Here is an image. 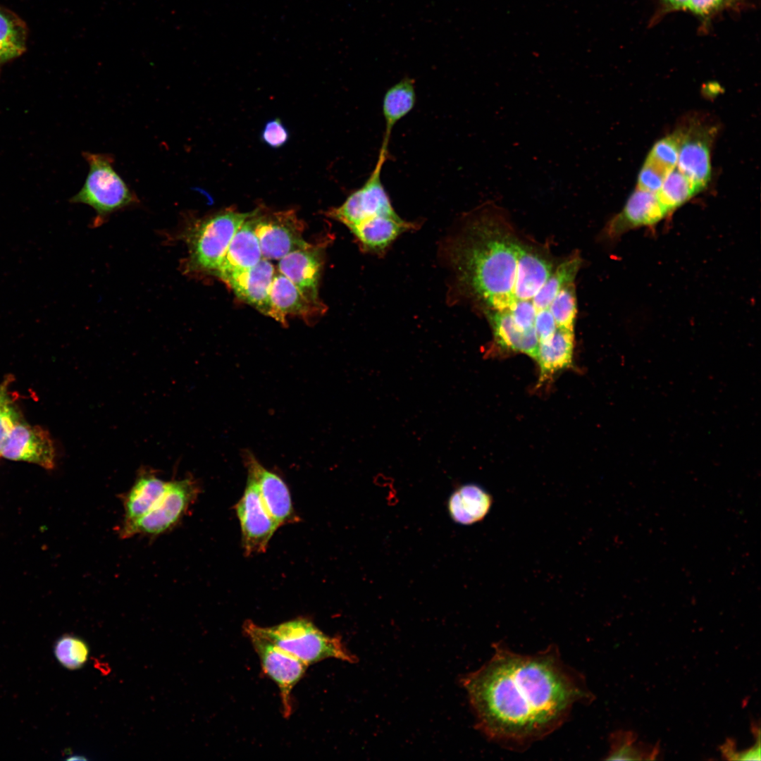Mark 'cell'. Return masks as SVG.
<instances>
[{
    "mask_svg": "<svg viewBox=\"0 0 761 761\" xmlns=\"http://www.w3.org/2000/svg\"><path fill=\"white\" fill-rule=\"evenodd\" d=\"M476 727L490 741L524 749L560 727L574 705L591 701L583 677L550 645L535 654L502 643L479 669L462 677Z\"/></svg>",
    "mask_w": 761,
    "mask_h": 761,
    "instance_id": "cell-1",
    "label": "cell"
},
{
    "mask_svg": "<svg viewBox=\"0 0 761 761\" xmlns=\"http://www.w3.org/2000/svg\"><path fill=\"white\" fill-rule=\"evenodd\" d=\"M464 225L445 246L454 278L452 290L487 311L508 310L516 302L519 241L492 204L470 214Z\"/></svg>",
    "mask_w": 761,
    "mask_h": 761,
    "instance_id": "cell-2",
    "label": "cell"
},
{
    "mask_svg": "<svg viewBox=\"0 0 761 761\" xmlns=\"http://www.w3.org/2000/svg\"><path fill=\"white\" fill-rule=\"evenodd\" d=\"M386 160L378 156L365 182L342 204L326 212L349 229L362 252L377 256L384 254L403 233L419 225L402 218L392 206L380 178Z\"/></svg>",
    "mask_w": 761,
    "mask_h": 761,
    "instance_id": "cell-3",
    "label": "cell"
},
{
    "mask_svg": "<svg viewBox=\"0 0 761 761\" xmlns=\"http://www.w3.org/2000/svg\"><path fill=\"white\" fill-rule=\"evenodd\" d=\"M226 209L199 220L186 232L187 272L214 275L240 226L253 214Z\"/></svg>",
    "mask_w": 761,
    "mask_h": 761,
    "instance_id": "cell-4",
    "label": "cell"
},
{
    "mask_svg": "<svg viewBox=\"0 0 761 761\" xmlns=\"http://www.w3.org/2000/svg\"><path fill=\"white\" fill-rule=\"evenodd\" d=\"M259 629L273 643L308 666L328 658L357 662L340 637L325 634L307 619L297 618L269 627L259 626Z\"/></svg>",
    "mask_w": 761,
    "mask_h": 761,
    "instance_id": "cell-5",
    "label": "cell"
},
{
    "mask_svg": "<svg viewBox=\"0 0 761 761\" xmlns=\"http://www.w3.org/2000/svg\"><path fill=\"white\" fill-rule=\"evenodd\" d=\"M89 172L80 190L70 202L89 205L100 218L137 202L135 194L116 171L111 154L84 152Z\"/></svg>",
    "mask_w": 761,
    "mask_h": 761,
    "instance_id": "cell-6",
    "label": "cell"
},
{
    "mask_svg": "<svg viewBox=\"0 0 761 761\" xmlns=\"http://www.w3.org/2000/svg\"><path fill=\"white\" fill-rule=\"evenodd\" d=\"M200 492L192 476L167 481L166 489L153 507L137 521L121 526L123 538L141 535L154 537L173 529L185 516Z\"/></svg>",
    "mask_w": 761,
    "mask_h": 761,
    "instance_id": "cell-7",
    "label": "cell"
},
{
    "mask_svg": "<svg viewBox=\"0 0 761 761\" xmlns=\"http://www.w3.org/2000/svg\"><path fill=\"white\" fill-rule=\"evenodd\" d=\"M243 631L259 657L264 672L278 686L283 714L288 718L292 712V691L303 677L308 665L273 643L252 621L245 622Z\"/></svg>",
    "mask_w": 761,
    "mask_h": 761,
    "instance_id": "cell-8",
    "label": "cell"
},
{
    "mask_svg": "<svg viewBox=\"0 0 761 761\" xmlns=\"http://www.w3.org/2000/svg\"><path fill=\"white\" fill-rule=\"evenodd\" d=\"M253 221L264 259L280 260L309 243L303 237L304 222L293 209L263 213L256 209Z\"/></svg>",
    "mask_w": 761,
    "mask_h": 761,
    "instance_id": "cell-9",
    "label": "cell"
},
{
    "mask_svg": "<svg viewBox=\"0 0 761 761\" xmlns=\"http://www.w3.org/2000/svg\"><path fill=\"white\" fill-rule=\"evenodd\" d=\"M242 547L247 556L264 552L280 526L266 509L254 479L247 476L244 493L235 505Z\"/></svg>",
    "mask_w": 761,
    "mask_h": 761,
    "instance_id": "cell-10",
    "label": "cell"
},
{
    "mask_svg": "<svg viewBox=\"0 0 761 761\" xmlns=\"http://www.w3.org/2000/svg\"><path fill=\"white\" fill-rule=\"evenodd\" d=\"M247 476L255 481L261 501L279 526L298 521L290 490L284 481L266 469L249 450L242 451Z\"/></svg>",
    "mask_w": 761,
    "mask_h": 761,
    "instance_id": "cell-11",
    "label": "cell"
},
{
    "mask_svg": "<svg viewBox=\"0 0 761 761\" xmlns=\"http://www.w3.org/2000/svg\"><path fill=\"white\" fill-rule=\"evenodd\" d=\"M681 142L676 168L692 183L696 192L708 183L711 175L710 130L698 126L679 130Z\"/></svg>",
    "mask_w": 761,
    "mask_h": 761,
    "instance_id": "cell-12",
    "label": "cell"
},
{
    "mask_svg": "<svg viewBox=\"0 0 761 761\" xmlns=\"http://www.w3.org/2000/svg\"><path fill=\"white\" fill-rule=\"evenodd\" d=\"M325 248L308 243L279 260L278 271L290 280L309 299L322 302L318 285L324 264Z\"/></svg>",
    "mask_w": 761,
    "mask_h": 761,
    "instance_id": "cell-13",
    "label": "cell"
},
{
    "mask_svg": "<svg viewBox=\"0 0 761 761\" xmlns=\"http://www.w3.org/2000/svg\"><path fill=\"white\" fill-rule=\"evenodd\" d=\"M1 455L13 460H23L51 469L55 450L48 432L39 426L19 422L7 437Z\"/></svg>",
    "mask_w": 761,
    "mask_h": 761,
    "instance_id": "cell-14",
    "label": "cell"
},
{
    "mask_svg": "<svg viewBox=\"0 0 761 761\" xmlns=\"http://www.w3.org/2000/svg\"><path fill=\"white\" fill-rule=\"evenodd\" d=\"M275 272L270 260L262 258L254 266L234 272L223 281L239 299L261 314L272 317L270 290Z\"/></svg>",
    "mask_w": 761,
    "mask_h": 761,
    "instance_id": "cell-15",
    "label": "cell"
},
{
    "mask_svg": "<svg viewBox=\"0 0 761 761\" xmlns=\"http://www.w3.org/2000/svg\"><path fill=\"white\" fill-rule=\"evenodd\" d=\"M272 317L283 326H287L286 316H297L309 321L323 314L326 307L309 299L290 280L275 272L270 290Z\"/></svg>",
    "mask_w": 761,
    "mask_h": 761,
    "instance_id": "cell-16",
    "label": "cell"
},
{
    "mask_svg": "<svg viewBox=\"0 0 761 761\" xmlns=\"http://www.w3.org/2000/svg\"><path fill=\"white\" fill-rule=\"evenodd\" d=\"M668 213L657 193L637 188L622 211L610 221L607 231L610 237H615L629 228L655 224Z\"/></svg>",
    "mask_w": 761,
    "mask_h": 761,
    "instance_id": "cell-17",
    "label": "cell"
},
{
    "mask_svg": "<svg viewBox=\"0 0 761 761\" xmlns=\"http://www.w3.org/2000/svg\"><path fill=\"white\" fill-rule=\"evenodd\" d=\"M256 209L236 231L214 274L222 280L234 272L254 266L263 258L254 231L253 215Z\"/></svg>",
    "mask_w": 761,
    "mask_h": 761,
    "instance_id": "cell-18",
    "label": "cell"
},
{
    "mask_svg": "<svg viewBox=\"0 0 761 761\" xmlns=\"http://www.w3.org/2000/svg\"><path fill=\"white\" fill-rule=\"evenodd\" d=\"M552 272V265L549 261L519 242L514 285L516 300H532Z\"/></svg>",
    "mask_w": 761,
    "mask_h": 761,
    "instance_id": "cell-19",
    "label": "cell"
},
{
    "mask_svg": "<svg viewBox=\"0 0 761 761\" xmlns=\"http://www.w3.org/2000/svg\"><path fill=\"white\" fill-rule=\"evenodd\" d=\"M167 481L152 470L142 469L130 490L123 496L124 519L130 524L144 515L163 493Z\"/></svg>",
    "mask_w": 761,
    "mask_h": 761,
    "instance_id": "cell-20",
    "label": "cell"
},
{
    "mask_svg": "<svg viewBox=\"0 0 761 761\" xmlns=\"http://www.w3.org/2000/svg\"><path fill=\"white\" fill-rule=\"evenodd\" d=\"M486 311L495 345L506 351L524 353L536 361L539 341L535 328L527 332L520 331L507 310Z\"/></svg>",
    "mask_w": 761,
    "mask_h": 761,
    "instance_id": "cell-21",
    "label": "cell"
},
{
    "mask_svg": "<svg viewBox=\"0 0 761 761\" xmlns=\"http://www.w3.org/2000/svg\"><path fill=\"white\" fill-rule=\"evenodd\" d=\"M416 101L415 81L409 77L402 78L385 92L382 104L385 132L379 152L388 154L394 126L414 109Z\"/></svg>",
    "mask_w": 761,
    "mask_h": 761,
    "instance_id": "cell-22",
    "label": "cell"
},
{
    "mask_svg": "<svg viewBox=\"0 0 761 761\" xmlns=\"http://www.w3.org/2000/svg\"><path fill=\"white\" fill-rule=\"evenodd\" d=\"M574 331L557 328L551 339L539 344L536 361L540 369L538 385L571 365Z\"/></svg>",
    "mask_w": 761,
    "mask_h": 761,
    "instance_id": "cell-23",
    "label": "cell"
},
{
    "mask_svg": "<svg viewBox=\"0 0 761 761\" xmlns=\"http://www.w3.org/2000/svg\"><path fill=\"white\" fill-rule=\"evenodd\" d=\"M491 505L492 498L486 491L477 485L466 484L452 493L447 509L456 523L470 525L483 519Z\"/></svg>",
    "mask_w": 761,
    "mask_h": 761,
    "instance_id": "cell-24",
    "label": "cell"
},
{
    "mask_svg": "<svg viewBox=\"0 0 761 761\" xmlns=\"http://www.w3.org/2000/svg\"><path fill=\"white\" fill-rule=\"evenodd\" d=\"M27 34L24 20L12 11L0 6V73L4 65L25 51Z\"/></svg>",
    "mask_w": 761,
    "mask_h": 761,
    "instance_id": "cell-25",
    "label": "cell"
},
{
    "mask_svg": "<svg viewBox=\"0 0 761 761\" xmlns=\"http://www.w3.org/2000/svg\"><path fill=\"white\" fill-rule=\"evenodd\" d=\"M609 742L610 750L605 758L608 760H652L660 751L659 744L638 742L632 731H616L611 734Z\"/></svg>",
    "mask_w": 761,
    "mask_h": 761,
    "instance_id": "cell-26",
    "label": "cell"
},
{
    "mask_svg": "<svg viewBox=\"0 0 761 761\" xmlns=\"http://www.w3.org/2000/svg\"><path fill=\"white\" fill-rule=\"evenodd\" d=\"M580 266V257L574 256L563 261L554 271H552L545 284L532 299L536 311L548 308L563 287L574 283Z\"/></svg>",
    "mask_w": 761,
    "mask_h": 761,
    "instance_id": "cell-27",
    "label": "cell"
},
{
    "mask_svg": "<svg viewBox=\"0 0 761 761\" xmlns=\"http://www.w3.org/2000/svg\"><path fill=\"white\" fill-rule=\"evenodd\" d=\"M697 193L690 180L675 166L665 177L657 195L669 212Z\"/></svg>",
    "mask_w": 761,
    "mask_h": 761,
    "instance_id": "cell-28",
    "label": "cell"
},
{
    "mask_svg": "<svg viewBox=\"0 0 761 761\" xmlns=\"http://www.w3.org/2000/svg\"><path fill=\"white\" fill-rule=\"evenodd\" d=\"M680 142L679 130L660 140L650 150L645 163L666 177L676 166Z\"/></svg>",
    "mask_w": 761,
    "mask_h": 761,
    "instance_id": "cell-29",
    "label": "cell"
},
{
    "mask_svg": "<svg viewBox=\"0 0 761 761\" xmlns=\"http://www.w3.org/2000/svg\"><path fill=\"white\" fill-rule=\"evenodd\" d=\"M89 652L87 644L82 638L70 634L61 636L54 646L58 662L70 670L81 668L87 662Z\"/></svg>",
    "mask_w": 761,
    "mask_h": 761,
    "instance_id": "cell-30",
    "label": "cell"
},
{
    "mask_svg": "<svg viewBox=\"0 0 761 761\" xmlns=\"http://www.w3.org/2000/svg\"><path fill=\"white\" fill-rule=\"evenodd\" d=\"M548 308L557 328L574 331L577 312L574 283L563 287Z\"/></svg>",
    "mask_w": 761,
    "mask_h": 761,
    "instance_id": "cell-31",
    "label": "cell"
},
{
    "mask_svg": "<svg viewBox=\"0 0 761 761\" xmlns=\"http://www.w3.org/2000/svg\"><path fill=\"white\" fill-rule=\"evenodd\" d=\"M9 383L6 379L0 385V455L7 437L20 420L18 412L8 391Z\"/></svg>",
    "mask_w": 761,
    "mask_h": 761,
    "instance_id": "cell-32",
    "label": "cell"
},
{
    "mask_svg": "<svg viewBox=\"0 0 761 761\" xmlns=\"http://www.w3.org/2000/svg\"><path fill=\"white\" fill-rule=\"evenodd\" d=\"M747 0H690L688 10L705 23L726 9L738 10Z\"/></svg>",
    "mask_w": 761,
    "mask_h": 761,
    "instance_id": "cell-33",
    "label": "cell"
},
{
    "mask_svg": "<svg viewBox=\"0 0 761 761\" xmlns=\"http://www.w3.org/2000/svg\"><path fill=\"white\" fill-rule=\"evenodd\" d=\"M507 311L520 331L527 332L534 329L536 309L532 300H517Z\"/></svg>",
    "mask_w": 761,
    "mask_h": 761,
    "instance_id": "cell-34",
    "label": "cell"
},
{
    "mask_svg": "<svg viewBox=\"0 0 761 761\" xmlns=\"http://www.w3.org/2000/svg\"><path fill=\"white\" fill-rule=\"evenodd\" d=\"M290 134L280 119L274 118L266 122L261 133V140L268 147L278 149L289 140Z\"/></svg>",
    "mask_w": 761,
    "mask_h": 761,
    "instance_id": "cell-35",
    "label": "cell"
},
{
    "mask_svg": "<svg viewBox=\"0 0 761 761\" xmlns=\"http://www.w3.org/2000/svg\"><path fill=\"white\" fill-rule=\"evenodd\" d=\"M722 755L729 760H760V736L756 738V742L748 749L737 752L732 739H726V742L721 745Z\"/></svg>",
    "mask_w": 761,
    "mask_h": 761,
    "instance_id": "cell-36",
    "label": "cell"
},
{
    "mask_svg": "<svg viewBox=\"0 0 761 761\" xmlns=\"http://www.w3.org/2000/svg\"><path fill=\"white\" fill-rule=\"evenodd\" d=\"M557 328L555 319L549 308L536 311L534 328L539 344L548 342L552 337Z\"/></svg>",
    "mask_w": 761,
    "mask_h": 761,
    "instance_id": "cell-37",
    "label": "cell"
},
{
    "mask_svg": "<svg viewBox=\"0 0 761 761\" xmlns=\"http://www.w3.org/2000/svg\"><path fill=\"white\" fill-rule=\"evenodd\" d=\"M665 176L644 163L638 177L637 188L646 192L657 193Z\"/></svg>",
    "mask_w": 761,
    "mask_h": 761,
    "instance_id": "cell-38",
    "label": "cell"
},
{
    "mask_svg": "<svg viewBox=\"0 0 761 761\" xmlns=\"http://www.w3.org/2000/svg\"><path fill=\"white\" fill-rule=\"evenodd\" d=\"M690 0H660L664 12L688 10Z\"/></svg>",
    "mask_w": 761,
    "mask_h": 761,
    "instance_id": "cell-39",
    "label": "cell"
}]
</instances>
